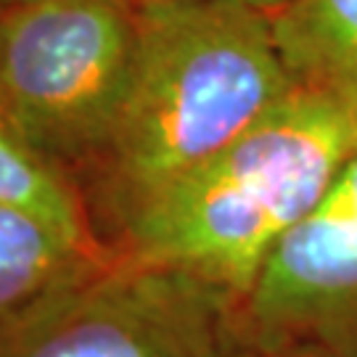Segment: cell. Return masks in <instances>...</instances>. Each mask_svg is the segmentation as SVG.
I'll list each match as a JSON object with an SVG mask.
<instances>
[{"mask_svg":"<svg viewBox=\"0 0 357 357\" xmlns=\"http://www.w3.org/2000/svg\"><path fill=\"white\" fill-rule=\"evenodd\" d=\"M270 16L225 0H153L138 8L125 101L79 175L101 241L209 165L294 93Z\"/></svg>","mask_w":357,"mask_h":357,"instance_id":"6da1fadb","label":"cell"},{"mask_svg":"<svg viewBox=\"0 0 357 357\" xmlns=\"http://www.w3.org/2000/svg\"><path fill=\"white\" fill-rule=\"evenodd\" d=\"M355 149V112L294 90L143 209L112 249L191 273L243 305L268 257L320 204Z\"/></svg>","mask_w":357,"mask_h":357,"instance_id":"7a4b0ae2","label":"cell"},{"mask_svg":"<svg viewBox=\"0 0 357 357\" xmlns=\"http://www.w3.org/2000/svg\"><path fill=\"white\" fill-rule=\"evenodd\" d=\"M138 51L130 0L0 6V112L75 180L101 153Z\"/></svg>","mask_w":357,"mask_h":357,"instance_id":"3957f363","label":"cell"},{"mask_svg":"<svg viewBox=\"0 0 357 357\" xmlns=\"http://www.w3.org/2000/svg\"><path fill=\"white\" fill-rule=\"evenodd\" d=\"M246 347L241 299L116 252L0 336V357H238Z\"/></svg>","mask_w":357,"mask_h":357,"instance_id":"277c9868","label":"cell"},{"mask_svg":"<svg viewBox=\"0 0 357 357\" xmlns=\"http://www.w3.org/2000/svg\"><path fill=\"white\" fill-rule=\"evenodd\" d=\"M241 320L255 347L307 342L357 357V149L320 204L268 257Z\"/></svg>","mask_w":357,"mask_h":357,"instance_id":"5b68a950","label":"cell"},{"mask_svg":"<svg viewBox=\"0 0 357 357\" xmlns=\"http://www.w3.org/2000/svg\"><path fill=\"white\" fill-rule=\"evenodd\" d=\"M109 257V246L77 241L40 217L0 206V336Z\"/></svg>","mask_w":357,"mask_h":357,"instance_id":"8992f818","label":"cell"},{"mask_svg":"<svg viewBox=\"0 0 357 357\" xmlns=\"http://www.w3.org/2000/svg\"><path fill=\"white\" fill-rule=\"evenodd\" d=\"M270 29L294 88L357 114V0H291Z\"/></svg>","mask_w":357,"mask_h":357,"instance_id":"52a82bcc","label":"cell"},{"mask_svg":"<svg viewBox=\"0 0 357 357\" xmlns=\"http://www.w3.org/2000/svg\"><path fill=\"white\" fill-rule=\"evenodd\" d=\"M0 206L51 222L77 241L106 246L96 230L85 193L64 167L26 141L0 112ZM114 252V249H112Z\"/></svg>","mask_w":357,"mask_h":357,"instance_id":"ba28073f","label":"cell"},{"mask_svg":"<svg viewBox=\"0 0 357 357\" xmlns=\"http://www.w3.org/2000/svg\"><path fill=\"white\" fill-rule=\"evenodd\" d=\"M238 357H333L318 344H307V342H283V344H265L255 347L249 344Z\"/></svg>","mask_w":357,"mask_h":357,"instance_id":"9c48e42d","label":"cell"},{"mask_svg":"<svg viewBox=\"0 0 357 357\" xmlns=\"http://www.w3.org/2000/svg\"><path fill=\"white\" fill-rule=\"evenodd\" d=\"M225 3H233V6H243V8H252V11H259L265 16H273L281 8H286L291 0H225Z\"/></svg>","mask_w":357,"mask_h":357,"instance_id":"30bf717a","label":"cell"},{"mask_svg":"<svg viewBox=\"0 0 357 357\" xmlns=\"http://www.w3.org/2000/svg\"><path fill=\"white\" fill-rule=\"evenodd\" d=\"M135 8H141V6H149V3H153V0H130Z\"/></svg>","mask_w":357,"mask_h":357,"instance_id":"8fae6325","label":"cell"},{"mask_svg":"<svg viewBox=\"0 0 357 357\" xmlns=\"http://www.w3.org/2000/svg\"><path fill=\"white\" fill-rule=\"evenodd\" d=\"M11 3H22V0H0V6H11Z\"/></svg>","mask_w":357,"mask_h":357,"instance_id":"7c38bea8","label":"cell"}]
</instances>
